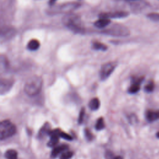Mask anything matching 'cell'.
I'll list each match as a JSON object with an SVG mask.
<instances>
[{"mask_svg":"<svg viewBox=\"0 0 159 159\" xmlns=\"http://www.w3.org/2000/svg\"><path fill=\"white\" fill-rule=\"evenodd\" d=\"M43 81L40 76L34 75L29 78L24 84V90L29 96H34L38 94L42 87Z\"/></svg>","mask_w":159,"mask_h":159,"instance_id":"obj_1","label":"cell"},{"mask_svg":"<svg viewBox=\"0 0 159 159\" xmlns=\"http://www.w3.org/2000/svg\"><path fill=\"white\" fill-rule=\"evenodd\" d=\"M63 24L74 32H84V27L80 17L73 13L66 14L62 19Z\"/></svg>","mask_w":159,"mask_h":159,"instance_id":"obj_2","label":"cell"},{"mask_svg":"<svg viewBox=\"0 0 159 159\" xmlns=\"http://www.w3.org/2000/svg\"><path fill=\"white\" fill-rule=\"evenodd\" d=\"M103 34L115 37H126L130 34L129 30L124 25L121 24H113L102 30Z\"/></svg>","mask_w":159,"mask_h":159,"instance_id":"obj_3","label":"cell"},{"mask_svg":"<svg viewBox=\"0 0 159 159\" xmlns=\"http://www.w3.org/2000/svg\"><path fill=\"white\" fill-rule=\"evenodd\" d=\"M16 132V126L9 120H4L0 123V139L4 140L14 135Z\"/></svg>","mask_w":159,"mask_h":159,"instance_id":"obj_4","label":"cell"},{"mask_svg":"<svg viewBox=\"0 0 159 159\" xmlns=\"http://www.w3.org/2000/svg\"><path fill=\"white\" fill-rule=\"evenodd\" d=\"M80 6L78 2H67L55 7L49 11V14H58V13H66L69 14L76 10Z\"/></svg>","mask_w":159,"mask_h":159,"instance_id":"obj_5","label":"cell"},{"mask_svg":"<svg viewBox=\"0 0 159 159\" xmlns=\"http://www.w3.org/2000/svg\"><path fill=\"white\" fill-rule=\"evenodd\" d=\"M116 64L114 62H108L104 64L100 70V78L101 80H106L116 68Z\"/></svg>","mask_w":159,"mask_h":159,"instance_id":"obj_6","label":"cell"},{"mask_svg":"<svg viewBox=\"0 0 159 159\" xmlns=\"http://www.w3.org/2000/svg\"><path fill=\"white\" fill-rule=\"evenodd\" d=\"M128 16V13L125 11H116L113 12L109 13H103L100 14V18H122L127 17Z\"/></svg>","mask_w":159,"mask_h":159,"instance_id":"obj_7","label":"cell"},{"mask_svg":"<svg viewBox=\"0 0 159 159\" xmlns=\"http://www.w3.org/2000/svg\"><path fill=\"white\" fill-rule=\"evenodd\" d=\"M13 85V81L9 79H1L0 82V92L4 94L8 92Z\"/></svg>","mask_w":159,"mask_h":159,"instance_id":"obj_8","label":"cell"},{"mask_svg":"<svg viewBox=\"0 0 159 159\" xmlns=\"http://www.w3.org/2000/svg\"><path fill=\"white\" fill-rule=\"evenodd\" d=\"M110 23V19L106 18H100L94 23V25L97 28L104 29L107 27L109 25Z\"/></svg>","mask_w":159,"mask_h":159,"instance_id":"obj_9","label":"cell"},{"mask_svg":"<svg viewBox=\"0 0 159 159\" xmlns=\"http://www.w3.org/2000/svg\"><path fill=\"white\" fill-rule=\"evenodd\" d=\"M143 78H139L137 79L136 80H135L133 83L130 85V86L129 87L128 91L129 93L130 94H134L137 93L140 88V83L142 81Z\"/></svg>","mask_w":159,"mask_h":159,"instance_id":"obj_10","label":"cell"},{"mask_svg":"<svg viewBox=\"0 0 159 159\" xmlns=\"http://www.w3.org/2000/svg\"><path fill=\"white\" fill-rule=\"evenodd\" d=\"M68 148V146L67 145H61L59 146H57L55 147L51 153V157L52 158H55L57 157L59 154H60L63 151L67 150Z\"/></svg>","mask_w":159,"mask_h":159,"instance_id":"obj_11","label":"cell"},{"mask_svg":"<svg viewBox=\"0 0 159 159\" xmlns=\"http://www.w3.org/2000/svg\"><path fill=\"white\" fill-rule=\"evenodd\" d=\"M147 119L149 122H153L159 119V111L148 110L146 112Z\"/></svg>","mask_w":159,"mask_h":159,"instance_id":"obj_12","label":"cell"},{"mask_svg":"<svg viewBox=\"0 0 159 159\" xmlns=\"http://www.w3.org/2000/svg\"><path fill=\"white\" fill-rule=\"evenodd\" d=\"M40 44L38 40L32 39L28 42L27 47L30 51H35L39 49V48L40 47Z\"/></svg>","mask_w":159,"mask_h":159,"instance_id":"obj_13","label":"cell"},{"mask_svg":"<svg viewBox=\"0 0 159 159\" xmlns=\"http://www.w3.org/2000/svg\"><path fill=\"white\" fill-rule=\"evenodd\" d=\"M15 34V30L12 28H6L1 31V38L2 39H9L12 37Z\"/></svg>","mask_w":159,"mask_h":159,"instance_id":"obj_14","label":"cell"},{"mask_svg":"<svg viewBox=\"0 0 159 159\" xmlns=\"http://www.w3.org/2000/svg\"><path fill=\"white\" fill-rule=\"evenodd\" d=\"M50 124L48 123L44 124V125L42 126V127L40 129L39 132V136L40 138H42L45 137L47 135H48L50 132Z\"/></svg>","mask_w":159,"mask_h":159,"instance_id":"obj_15","label":"cell"},{"mask_svg":"<svg viewBox=\"0 0 159 159\" xmlns=\"http://www.w3.org/2000/svg\"><path fill=\"white\" fill-rule=\"evenodd\" d=\"M99 106H100V101L97 98H93L89 102V107L93 111L98 110Z\"/></svg>","mask_w":159,"mask_h":159,"instance_id":"obj_16","label":"cell"},{"mask_svg":"<svg viewBox=\"0 0 159 159\" xmlns=\"http://www.w3.org/2000/svg\"><path fill=\"white\" fill-rule=\"evenodd\" d=\"M4 157L6 159H17V152L15 150H8L5 152Z\"/></svg>","mask_w":159,"mask_h":159,"instance_id":"obj_17","label":"cell"},{"mask_svg":"<svg viewBox=\"0 0 159 159\" xmlns=\"http://www.w3.org/2000/svg\"><path fill=\"white\" fill-rule=\"evenodd\" d=\"M92 48L96 50L105 51L107 50V47L102 43H101L99 42H94L92 44Z\"/></svg>","mask_w":159,"mask_h":159,"instance_id":"obj_18","label":"cell"},{"mask_svg":"<svg viewBox=\"0 0 159 159\" xmlns=\"http://www.w3.org/2000/svg\"><path fill=\"white\" fill-rule=\"evenodd\" d=\"M105 127L104 125V120L102 117H100L98 119V120H97V122L96 124L95 125V128L97 130H101L102 129H103Z\"/></svg>","mask_w":159,"mask_h":159,"instance_id":"obj_19","label":"cell"},{"mask_svg":"<svg viewBox=\"0 0 159 159\" xmlns=\"http://www.w3.org/2000/svg\"><path fill=\"white\" fill-rule=\"evenodd\" d=\"M59 137L67 140H71L73 139L72 137L70 135L61 131V130H60V132H59Z\"/></svg>","mask_w":159,"mask_h":159,"instance_id":"obj_20","label":"cell"},{"mask_svg":"<svg viewBox=\"0 0 159 159\" xmlns=\"http://www.w3.org/2000/svg\"><path fill=\"white\" fill-rule=\"evenodd\" d=\"M148 17L151 20L159 22V13H152L148 14Z\"/></svg>","mask_w":159,"mask_h":159,"instance_id":"obj_21","label":"cell"},{"mask_svg":"<svg viewBox=\"0 0 159 159\" xmlns=\"http://www.w3.org/2000/svg\"><path fill=\"white\" fill-rule=\"evenodd\" d=\"M73 155V153L72 152H66L61 155L60 159H70Z\"/></svg>","mask_w":159,"mask_h":159,"instance_id":"obj_22","label":"cell"},{"mask_svg":"<svg viewBox=\"0 0 159 159\" xmlns=\"http://www.w3.org/2000/svg\"><path fill=\"white\" fill-rule=\"evenodd\" d=\"M154 83L152 81H150V83H148L145 86V90L147 92H152L153 91V89H154Z\"/></svg>","mask_w":159,"mask_h":159,"instance_id":"obj_23","label":"cell"},{"mask_svg":"<svg viewBox=\"0 0 159 159\" xmlns=\"http://www.w3.org/2000/svg\"><path fill=\"white\" fill-rule=\"evenodd\" d=\"M84 114H85V109L84 108H82L80 112V114H79V117H78V123L79 124H81L83 121L84 119Z\"/></svg>","mask_w":159,"mask_h":159,"instance_id":"obj_24","label":"cell"},{"mask_svg":"<svg viewBox=\"0 0 159 159\" xmlns=\"http://www.w3.org/2000/svg\"><path fill=\"white\" fill-rule=\"evenodd\" d=\"M7 64H8V63H7V61L6 60V58L4 57L1 56V70L3 68H7Z\"/></svg>","mask_w":159,"mask_h":159,"instance_id":"obj_25","label":"cell"},{"mask_svg":"<svg viewBox=\"0 0 159 159\" xmlns=\"http://www.w3.org/2000/svg\"><path fill=\"white\" fill-rule=\"evenodd\" d=\"M84 134H85V136H86V139H87L88 140H91L93 139V136L92 134H91V132H90L89 130H88L87 129L85 130Z\"/></svg>","mask_w":159,"mask_h":159,"instance_id":"obj_26","label":"cell"},{"mask_svg":"<svg viewBox=\"0 0 159 159\" xmlns=\"http://www.w3.org/2000/svg\"><path fill=\"white\" fill-rule=\"evenodd\" d=\"M57 0H49V4L52 6L54 4V3L57 1Z\"/></svg>","mask_w":159,"mask_h":159,"instance_id":"obj_27","label":"cell"},{"mask_svg":"<svg viewBox=\"0 0 159 159\" xmlns=\"http://www.w3.org/2000/svg\"><path fill=\"white\" fill-rule=\"evenodd\" d=\"M114 159H123V158L122 157H120V156H117Z\"/></svg>","mask_w":159,"mask_h":159,"instance_id":"obj_28","label":"cell"},{"mask_svg":"<svg viewBox=\"0 0 159 159\" xmlns=\"http://www.w3.org/2000/svg\"><path fill=\"white\" fill-rule=\"evenodd\" d=\"M156 136L157 137V138H158V139H159V131L156 134Z\"/></svg>","mask_w":159,"mask_h":159,"instance_id":"obj_29","label":"cell"},{"mask_svg":"<svg viewBox=\"0 0 159 159\" xmlns=\"http://www.w3.org/2000/svg\"><path fill=\"white\" fill-rule=\"evenodd\" d=\"M132 1H134V0H132Z\"/></svg>","mask_w":159,"mask_h":159,"instance_id":"obj_30","label":"cell"}]
</instances>
